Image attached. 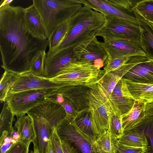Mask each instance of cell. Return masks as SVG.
I'll use <instances>...</instances> for the list:
<instances>
[{
    "label": "cell",
    "mask_w": 153,
    "mask_h": 153,
    "mask_svg": "<svg viewBox=\"0 0 153 153\" xmlns=\"http://www.w3.org/2000/svg\"><path fill=\"white\" fill-rule=\"evenodd\" d=\"M29 146L19 141L13 145L5 153H28Z\"/></svg>",
    "instance_id": "obj_38"
},
{
    "label": "cell",
    "mask_w": 153,
    "mask_h": 153,
    "mask_svg": "<svg viewBox=\"0 0 153 153\" xmlns=\"http://www.w3.org/2000/svg\"><path fill=\"white\" fill-rule=\"evenodd\" d=\"M146 104L142 101L135 100L131 110L122 116L124 132L134 128L146 118Z\"/></svg>",
    "instance_id": "obj_21"
},
{
    "label": "cell",
    "mask_w": 153,
    "mask_h": 153,
    "mask_svg": "<svg viewBox=\"0 0 153 153\" xmlns=\"http://www.w3.org/2000/svg\"><path fill=\"white\" fill-rule=\"evenodd\" d=\"M140 0H108L118 8L128 13L134 14L132 9Z\"/></svg>",
    "instance_id": "obj_37"
},
{
    "label": "cell",
    "mask_w": 153,
    "mask_h": 153,
    "mask_svg": "<svg viewBox=\"0 0 153 153\" xmlns=\"http://www.w3.org/2000/svg\"><path fill=\"white\" fill-rule=\"evenodd\" d=\"M74 120L78 128L94 143L99 133L88 108L79 112Z\"/></svg>",
    "instance_id": "obj_23"
},
{
    "label": "cell",
    "mask_w": 153,
    "mask_h": 153,
    "mask_svg": "<svg viewBox=\"0 0 153 153\" xmlns=\"http://www.w3.org/2000/svg\"><path fill=\"white\" fill-rule=\"evenodd\" d=\"M34 126L35 138L34 146L39 153H48V144L50 138L56 128L51 127L44 119L39 117L29 116Z\"/></svg>",
    "instance_id": "obj_16"
},
{
    "label": "cell",
    "mask_w": 153,
    "mask_h": 153,
    "mask_svg": "<svg viewBox=\"0 0 153 153\" xmlns=\"http://www.w3.org/2000/svg\"><path fill=\"white\" fill-rule=\"evenodd\" d=\"M46 54L45 51L39 53L32 64L30 72L36 76L43 77Z\"/></svg>",
    "instance_id": "obj_34"
},
{
    "label": "cell",
    "mask_w": 153,
    "mask_h": 153,
    "mask_svg": "<svg viewBox=\"0 0 153 153\" xmlns=\"http://www.w3.org/2000/svg\"><path fill=\"white\" fill-rule=\"evenodd\" d=\"M15 127L20 135V141L30 145L33 142L35 138V132L33 121L28 115L17 118Z\"/></svg>",
    "instance_id": "obj_26"
},
{
    "label": "cell",
    "mask_w": 153,
    "mask_h": 153,
    "mask_svg": "<svg viewBox=\"0 0 153 153\" xmlns=\"http://www.w3.org/2000/svg\"><path fill=\"white\" fill-rule=\"evenodd\" d=\"M91 88L87 85L62 87L56 90L55 94H59L69 100L79 112L88 108V92Z\"/></svg>",
    "instance_id": "obj_17"
},
{
    "label": "cell",
    "mask_w": 153,
    "mask_h": 153,
    "mask_svg": "<svg viewBox=\"0 0 153 153\" xmlns=\"http://www.w3.org/2000/svg\"><path fill=\"white\" fill-rule=\"evenodd\" d=\"M122 78L136 83L153 85V60L137 64Z\"/></svg>",
    "instance_id": "obj_18"
},
{
    "label": "cell",
    "mask_w": 153,
    "mask_h": 153,
    "mask_svg": "<svg viewBox=\"0 0 153 153\" xmlns=\"http://www.w3.org/2000/svg\"><path fill=\"white\" fill-rule=\"evenodd\" d=\"M77 2L105 15L107 18L121 19L138 25L135 17L118 8L108 0H75Z\"/></svg>",
    "instance_id": "obj_14"
},
{
    "label": "cell",
    "mask_w": 153,
    "mask_h": 153,
    "mask_svg": "<svg viewBox=\"0 0 153 153\" xmlns=\"http://www.w3.org/2000/svg\"><path fill=\"white\" fill-rule=\"evenodd\" d=\"M24 18L27 28L33 34L42 39H48L40 14L33 4L25 8Z\"/></svg>",
    "instance_id": "obj_19"
},
{
    "label": "cell",
    "mask_w": 153,
    "mask_h": 153,
    "mask_svg": "<svg viewBox=\"0 0 153 153\" xmlns=\"http://www.w3.org/2000/svg\"><path fill=\"white\" fill-rule=\"evenodd\" d=\"M64 87L60 82L36 76L31 72L18 76L8 93L37 89H58Z\"/></svg>",
    "instance_id": "obj_11"
},
{
    "label": "cell",
    "mask_w": 153,
    "mask_h": 153,
    "mask_svg": "<svg viewBox=\"0 0 153 153\" xmlns=\"http://www.w3.org/2000/svg\"><path fill=\"white\" fill-rule=\"evenodd\" d=\"M14 116L7 102H4L0 115V143L13 130V123Z\"/></svg>",
    "instance_id": "obj_27"
},
{
    "label": "cell",
    "mask_w": 153,
    "mask_h": 153,
    "mask_svg": "<svg viewBox=\"0 0 153 153\" xmlns=\"http://www.w3.org/2000/svg\"><path fill=\"white\" fill-rule=\"evenodd\" d=\"M148 148H135L119 144L116 153H145Z\"/></svg>",
    "instance_id": "obj_39"
},
{
    "label": "cell",
    "mask_w": 153,
    "mask_h": 153,
    "mask_svg": "<svg viewBox=\"0 0 153 153\" xmlns=\"http://www.w3.org/2000/svg\"><path fill=\"white\" fill-rule=\"evenodd\" d=\"M27 114L29 116L44 119L56 129L66 117V113L62 105L49 97L28 111Z\"/></svg>",
    "instance_id": "obj_10"
},
{
    "label": "cell",
    "mask_w": 153,
    "mask_h": 153,
    "mask_svg": "<svg viewBox=\"0 0 153 153\" xmlns=\"http://www.w3.org/2000/svg\"><path fill=\"white\" fill-rule=\"evenodd\" d=\"M151 24V25H152V26L153 27V25H152V24Z\"/></svg>",
    "instance_id": "obj_46"
},
{
    "label": "cell",
    "mask_w": 153,
    "mask_h": 153,
    "mask_svg": "<svg viewBox=\"0 0 153 153\" xmlns=\"http://www.w3.org/2000/svg\"><path fill=\"white\" fill-rule=\"evenodd\" d=\"M69 27V21L57 28L51 39L49 40V49L46 54L51 53L59 45L67 33Z\"/></svg>",
    "instance_id": "obj_30"
},
{
    "label": "cell",
    "mask_w": 153,
    "mask_h": 153,
    "mask_svg": "<svg viewBox=\"0 0 153 153\" xmlns=\"http://www.w3.org/2000/svg\"><path fill=\"white\" fill-rule=\"evenodd\" d=\"M56 89L32 90L8 93L5 101L13 114L17 118L25 115L31 109L53 94Z\"/></svg>",
    "instance_id": "obj_6"
},
{
    "label": "cell",
    "mask_w": 153,
    "mask_h": 153,
    "mask_svg": "<svg viewBox=\"0 0 153 153\" xmlns=\"http://www.w3.org/2000/svg\"><path fill=\"white\" fill-rule=\"evenodd\" d=\"M145 112L146 117L153 116V102L146 104Z\"/></svg>",
    "instance_id": "obj_41"
},
{
    "label": "cell",
    "mask_w": 153,
    "mask_h": 153,
    "mask_svg": "<svg viewBox=\"0 0 153 153\" xmlns=\"http://www.w3.org/2000/svg\"><path fill=\"white\" fill-rule=\"evenodd\" d=\"M125 80L129 91L135 100L142 101L146 104L153 102V85Z\"/></svg>",
    "instance_id": "obj_25"
},
{
    "label": "cell",
    "mask_w": 153,
    "mask_h": 153,
    "mask_svg": "<svg viewBox=\"0 0 153 153\" xmlns=\"http://www.w3.org/2000/svg\"><path fill=\"white\" fill-rule=\"evenodd\" d=\"M140 31V44L149 60H153V27L135 12L133 11Z\"/></svg>",
    "instance_id": "obj_20"
},
{
    "label": "cell",
    "mask_w": 153,
    "mask_h": 153,
    "mask_svg": "<svg viewBox=\"0 0 153 153\" xmlns=\"http://www.w3.org/2000/svg\"><path fill=\"white\" fill-rule=\"evenodd\" d=\"M104 39H123L140 43L138 25L119 18H107L105 23L95 34Z\"/></svg>",
    "instance_id": "obj_7"
},
{
    "label": "cell",
    "mask_w": 153,
    "mask_h": 153,
    "mask_svg": "<svg viewBox=\"0 0 153 153\" xmlns=\"http://www.w3.org/2000/svg\"><path fill=\"white\" fill-rule=\"evenodd\" d=\"M49 97L60 104L64 108L66 113V117L75 118L79 112L75 105L69 100L59 94H54Z\"/></svg>",
    "instance_id": "obj_31"
},
{
    "label": "cell",
    "mask_w": 153,
    "mask_h": 153,
    "mask_svg": "<svg viewBox=\"0 0 153 153\" xmlns=\"http://www.w3.org/2000/svg\"><path fill=\"white\" fill-rule=\"evenodd\" d=\"M18 76L13 72L4 71L1 78L0 82L1 103L5 101L7 93Z\"/></svg>",
    "instance_id": "obj_29"
},
{
    "label": "cell",
    "mask_w": 153,
    "mask_h": 153,
    "mask_svg": "<svg viewBox=\"0 0 153 153\" xmlns=\"http://www.w3.org/2000/svg\"><path fill=\"white\" fill-rule=\"evenodd\" d=\"M64 153H73L69 146L65 143L61 142Z\"/></svg>",
    "instance_id": "obj_43"
},
{
    "label": "cell",
    "mask_w": 153,
    "mask_h": 153,
    "mask_svg": "<svg viewBox=\"0 0 153 153\" xmlns=\"http://www.w3.org/2000/svg\"><path fill=\"white\" fill-rule=\"evenodd\" d=\"M39 13L47 38L50 40L57 28L68 22L82 6L75 0H33Z\"/></svg>",
    "instance_id": "obj_3"
},
{
    "label": "cell",
    "mask_w": 153,
    "mask_h": 153,
    "mask_svg": "<svg viewBox=\"0 0 153 153\" xmlns=\"http://www.w3.org/2000/svg\"><path fill=\"white\" fill-rule=\"evenodd\" d=\"M30 153H39L37 149L34 146L33 150H31Z\"/></svg>",
    "instance_id": "obj_45"
},
{
    "label": "cell",
    "mask_w": 153,
    "mask_h": 153,
    "mask_svg": "<svg viewBox=\"0 0 153 153\" xmlns=\"http://www.w3.org/2000/svg\"><path fill=\"white\" fill-rule=\"evenodd\" d=\"M91 89L88 92V109L99 133L109 128L110 116L113 111L105 97L94 85L88 86Z\"/></svg>",
    "instance_id": "obj_8"
},
{
    "label": "cell",
    "mask_w": 153,
    "mask_h": 153,
    "mask_svg": "<svg viewBox=\"0 0 153 153\" xmlns=\"http://www.w3.org/2000/svg\"><path fill=\"white\" fill-rule=\"evenodd\" d=\"M74 119L66 117L56 129L61 141L73 153H97L94 143L78 128Z\"/></svg>",
    "instance_id": "obj_5"
},
{
    "label": "cell",
    "mask_w": 153,
    "mask_h": 153,
    "mask_svg": "<svg viewBox=\"0 0 153 153\" xmlns=\"http://www.w3.org/2000/svg\"><path fill=\"white\" fill-rule=\"evenodd\" d=\"M122 117V116L113 111L109 122L108 129L118 139L122 137L124 132Z\"/></svg>",
    "instance_id": "obj_32"
},
{
    "label": "cell",
    "mask_w": 153,
    "mask_h": 153,
    "mask_svg": "<svg viewBox=\"0 0 153 153\" xmlns=\"http://www.w3.org/2000/svg\"><path fill=\"white\" fill-rule=\"evenodd\" d=\"M74 54L78 60L93 63L98 69L104 65L108 55L94 35L74 48Z\"/></svg>",
    "instance_id": "obj_9"
},
{
    "label": "cell",
    "mask_w": 153,
    "mask_h": 153,
    "mask_svg": "<svg viewBox=\"0 0 153 153\" xmlns=\"http://www.w3.org/2000/svg\"><path fill=\"white\" fill-rule=\"evenodd\" d=\"M139 125L145 135L149 139L153 152V116L146 117Z\"/></svg>",
    "instance_id": "obj_36"
},
{
    "label": "cell",
    "mask_w": 153,
    "mask_h": 153,
    "mask_svg": "<svg viewBox=\"0 0 153 153\" xmlns=\"http://www.w3.org/2000/svg\"><path fill=\"white\" fill-rule=\"evenodd\" d=\"M25 8L9 6L0 8V51L4 71L18 76L30 72L32 64L49 40L33 34L26 25Z\"/></svg>",
    "instance_id": "obj_1"
},
{
    "label": "cell",
    "mask_w": 153,
    "mask_h": 153,
    "mask_svg": "<svg viewBox=\"0 0 153 153\" xmlns=\"http://www.w3.org/2000/svg\"><path fill=\"white\" fill-rule=\"evenodd\" d=\"M132 56L116 59H107L104 64L103 70L106 72L116 70L126 63Z\"/></svg>",
    "instance_id": "obj_33"
},
{
    "label": "cell",
    "mask_w": 153,
    "mask_h": 153,
    "mask_svg": "<svg viewBox=\"0 0 153 153\" xmlns=\"http://www.w3.org/2000/svg\"><path fill=\"white\" fill-rule=\"evenodd\" d=\"M78 60L74 54V48L65 49L54 56H46L43 77L51 79L55 77L61 69L70 62Z\"/></svg>",
    "instance_id": "obj_15"
},
{
    "label": "cell",
    "mask_w": 153,
    "mask_h": 153,
    "mask_svg": "<svg viewBox=\"0 0 153 153\" xmlns=\"http://www.w3.org/2000/svg\"><path fill=\"white\" fill-rule=\"evenodd\" d=\"M132 10L153 25V0H140Z\"/></svg>",
    "instance_id": "obj_28"
},
{
    "label": "cell",
    "mask_w": 153,
    "mask_h": 153,
    "mask_svg": "<svg viewBox=\"0 0 153 153\" xmlns=\"http://www.w3.org/2000/svg\"><path fill=\"white\" fill-rule=\"evenodd\" d=\"M112 111L122 116L132 108L135 100L130 92L126 80L121 78L106 99Z\"/></svg>",
    "instance_id": "obj_13"
},
{
    "label": "cell",
    "mask_w": 153,
    "mask_h": 153,
    "mask_svg": "<svg viewBox=\"0 0 153 153\" xmlns=\"http://www.w3.org/2000/svg\"><path fill=\"white\" fill-rule=\"evenodd\" d=\"M11 139L15 142L17 143L20 141V135L17 130H13L10 135Z\"/></svg>",
    "instance_id": "obj_42"
},
{
    "label": "cell",
    "mask_w": 153,
    "mask_h": 153,
    "mask_svg": "<svg viewBox=\"0 0 153 153\" xmlns=\"http://www.w3.org/2000/svg\"><path fill=\"white\" fill-rule=\"evenodd\" d=\"M48 153H64L61 141L55 129L49 140Z\"/></svg>",
    "instance_id": "obj_35"
},
{
    "label": "cell",
    "mask_w": 153,
    "mask_h": 153,
    "mask_svg": "<svg viewBox=\"0 0 153 153\" xmlns=\"http://www.w3.org/2000/svg\"><path fill=\"white\" fill-rule=\"evenodd\" d=\"M106 19L103 14L83 5L69 20L68 31L62 42L46 56H53L65 49L74 48L95 35Z\"/></svg>",
    "instance_id": "obj_2"
},
{
    "label": "cell",
    "mask_w": 153,
    "mask_h": 153,
    "mask_svg": "<svg viewBox=\"0 0 153 153\" xmlns=\"http://www.w3.org/2000/svg\"><path fill=\"white\" fill-rule=\"evenodd\" d=\"M119 144L135 148H148L147 137L139 124L134 128L124 132L118 139Z\"/></svg>",
    "instance_id": "obj_22"
},
{
    "label": "cell",
    "mask_w": 153,
    "mask_h": 153,
    "mask_svg": "<svg viewBox=\"0 0 153 153\" xmlns=\"http://www.w3.org/2000/svg\"><path fill=\"white\" fill-rule=\"evenodd\" d=\"M13 1V0H1L0 2V8L10 5V4Z\"/></svg>",
    "instance_id": "obj_44"
},
{
    "label": "cell",
    "mask_w": 153,
    "mask_h": 153,
    "mask_svg": "<svg viewBox=\"0 0 153 153\" xmlns=\"http://www.w3.org/2000/svg\"><path fill=\"white\" fill-rule=\"evenodd\" d=\"M16 143L11 139L10 135L7 137L0 143V153H5L13 145Z\"/></svg>",
    "instance_id": "obj_40"
},
{
    "label": "cell",
    "mask_w": 153,
    "mask_h": 153,
    "mask_svg": "<svg viewBox=\"0 0 153 153\" xmlns=\"http://www.w3.org/2000/svg\"><path fill=\"white\" fill-rule=\"evenodd\" d=\"M102 44L108 55V59L137 56L146 57L140 43L118 39H104Z\"/></svg>",
    "instance_id": "obj_12"
},
{
    "label": "cell",
    "mask_w": 153,
    "mask_h": 153,
    "mask_svg": "<svg viewBox=\"0 0 153 153\" xmlns=\"http://www.w3.org/2000/svg\"><path fill=\"white\" fill-rule=\"evenodd\" d=\"M100 70L90 62L76 60L62 68L55 77L51 79L61 82L64 87L88 86L97 79Z\"/></svg>",
    "instance_id": "obj_4"
},
{
    "label": "cell",
    "mask_w": 153,
    "mask_h": 153,
    "mask_svg": "<svg viewBox=\"0 0 153 153\" xmlns=\"http://www.w3.org/2000/svg\"><path fill=\"white\" fill-rule=\"evenodd\" d=\"M97 153H116L118 139L108 129L99 133L94 143Z\"/></svg>",
    "instance_id": "obj_24"
}]
</instances>
